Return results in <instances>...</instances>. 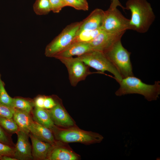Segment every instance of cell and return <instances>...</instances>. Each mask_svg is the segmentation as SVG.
<instances>
[{"label": "cell", "mask_w": 160, "mask_h": 160, "mask_svg": "<svg viewBox=\"0 0 160 160\" xmlns=\"http://www.w3.org/2000/svg\"><path fill=\"white\" fill-rule=\"evenodd\" d=\"M125 9L129 10V30L141 33L147 32L154 21L155 16L151 4L146 0H128Z\"/></svg>", "instance_id": "6da1fadb"}, {"label": "cell", "mask_w": 160, "mask_h": 160, "mask_svg": "<svg viewBox=\"0 0 160 160\" xmlns=\"http://www.w3.org/2000/svg\"><path fill=\"white\" fill-rule=\"evenodd\" d=\"M119 83L120 87L115 92L117 96L137 94L143 95L146 100L151 101L157 100L160 94L159 81H155L153 85L148 84L132 76L123 78Z\"/></svg>", "instance_id": "7a4b0ae2"}, {"label": "cell", "mask_w": 160, "mask_h": 160, "mask_svg": "<svg viewBox=\"0 0 160 160\" xmlns=\"http://www.w3.org/2000/svg\"><path fill=\"white\" fill-rule=\"evenodd\" d=\"M103 53L116 68L122 79L134 76L130 59L131 53L123 46L121 39Z\"/></svg>", "instance_id": "3957f363"}, {"label": "cell", "mask_w": 160, "mask_h": 160, "mask_svg": "<svg viewBox=\"0 0 160 160\" xmlns=\"http://www.w3.org/2000/svg\"><path fill=\"white\" fill-rule=\"evenodd\" d=\"M81 23V21L67 25L46 46L45 52L46 56L54 57L69 47L76 36Z\"/></svg>", "instance_id": "277c9868"}, {"label": "cell", "mask_w": 160, "mask_h": 160, "mask_svg": "<svg viewBox=\"0 0 160 160\" xmlns=\"http://www.w3.org/2000/svg\"><path fill=\"white\" fill-rule=\"evenodd\" d=\"M77 57L89 67L102 73H104L105 71L111 73L118 83L122 79L116 68L102 52L92 51Z\"/></svg>", "instance_id": "5b68a950"}, {"label": "cell", "mask_w": 160, "mask_h": 160, "mask_svg": "<svg viewBox=\"0 0 160 160\" xmlns=\"http://www.w3.org/2000/svg\"><path fill=\"white\" fill-rule=\"evenodd\" d=\"M101 29L111 33H125L129 30V20L125 17L116 8L104 11V15Z\"/></svg>", "instance_id": "8992f818"}, {"label": "cell", "mask_w": 160, "mask_h": 160, "mask_svg": "<svg viewBox=\"0 0 160 160\" xmlns=\"http://www.w3.org/2000/svg\"><path fill=\"white\" fill-rule=\"evenodd\" d=\"M66 67L69 79L71 86H76L79 82L85 80L91 72L89 67L79 57L60 58L58 59Z\"/></svg>", "instance_id": "52a82bcc"}, {"label": "cell", "mask_w": 160, "mask_h": 160, "mask_svg": "<svg viewBox=\"0 0 160 160\" xmlns=\"http://www.w3.org/2000/svg\"><path fill=\"white\" fill-rule=\"evenodd\" d=\"M58 136L61 140L65 143H99L103 139L97 133L76 129L62 130L59 132Z\"/></svg>", "instance_id": "ba28073f"}, {"label": "cell", "mask_w": 160, "mask_h": 160, "mask_svg": "<svg viewBox=\"0 0 160 160\" xmlns=\"http://www.w3.org/2000/svg\"><path fill=\"white\" fill-rule=\"evenodd\" d=\"M124 33H111L102 30L92 41L88 42L92 51L104 52L121 38Z\"/></svg>", "instance_id": "9c48e42d"}, {"label": "cell", "mask_w": 160, "mask_h": 160, "mask_svg": "<svg viewBox=\"0 0 160 160\" xmlns=\"http://www.w3.org/2000/svg\"><path fill=\"white\" fill-rule=\"evenodd\" d=\"M17 133V139L14 149V157L17 160L32 159L33 157L31 152V147L28 140V134L20 130Z\"/></svg>", "instance_id": "30bf717a"}, {"label": "cell", "mask_w": 160, "mask_h": 160, "mask_svg": "<svg viewBox=\"0 0 160 160\" xmlns=\"http://www.w3.org/2000/svg\"><path fill=\"white\" fill-rule=\"evenodd\" d=\"M104 15V11L97 8L93 10L83 21L77 33L85 30H93L101 28Z\"/></svg>", "instance_id": "8fae6325"}, {"label": "cell", "mask_w": 160, "mask_h": 160, "mask_svg": "<svg viewBox=\"0 0 160 160\" xmlns=\"http://www.w3.org/2000/svg\"><path fill=\"white\" fill-rule=\"evenodd\" d=\"M92 51L89 43L74 42L54 57L57 59L60 58L71 57L74 56L78 57Z\"/></svg>", "instance_id": "7c38bea8"}, {"label": "cell", "mask_w": 160, "mask_h": 160, "mask_svg": "<svg viewBox=\"0 0 160 160\" xmlns=\"http://www.w3.org/2000/svg\"><path fill=\"white\" fill-rule=\"evenodd\" d=\"M49 112L54 123L57 125L65 127L74 125L73 120L60 103H57Z\"/></svg>", "instance_id": "4fadbf2b"}, {"label": "cell", "mask_w": 160, "mask_h": 160, "mask_svg": "<svg viewBox=\"0 0 160 160\" xmlns=\"http://www.w3.org/2000/svg\"><path fill=\"white\" fill-rule=\"evenodd\" d=\"M29 135L32 142L33 157L36 159H46L49 155L52 145L38 139L31 134Z\"/></svg>", "instance_id": "5bb4252c"}, {"label": "cell", "mask_w": 160, "mask_h": 160, "mask_svg": "<svg viewBox=\"0 0 160 160\" xmlns=\"http://www.w3.org/2000/svg\"><path fill=\"white\" fill-rule=\"evenodd\" d=\"M30 132L33 136L43 141L53 145L55 140L49 129L39 124L36 121L32 122L29 128Z\"/></svg>", "instance_id": "9a60e30c"}, {"label": "cell", "mask_w": 160, "mask_h": 160, "mask_svg": "<svg viewBox=\"0 0 160 160\" xmlns=\"http://www.w3.org/2000/svg\"><path fill=\"white\" fill-rule=\"evenodd\" d=\"M30 113L15 108L13 117L17 125L19 130L29 134V128L33 121Z\"/></svg>", "instance_id": "2e32d148"}, {"label": "cell", "mask_w": 160, "mask_h": 160, "mask_svg": "<svg viewBox=\"0 0 160 160\" xmlns=\"http://www.w3.org/2000/svg\"><path fill=\"white\" fill-rule=\"evenodd\" d=\"M35 121L41 125L49 129L53 128L54 123L49 112L44 108L36 107L34 113Z\"/></svg>", "instance_id": "e0dca14e"}, {"label": "cell", "mask_w": 160, "mask_h": 160, "mask_svg": "<svg viewBox=\"0 0 160 160\" xmlns=\"http://www.w3.org/2000/svg\"><path fill=\"white\" fill-rule=\"evenodd\" d=\"M50 160H76L77 156L67 149L57 148L53 150L48 156Z\"/></svg>", "instance_id": "ac0fdd59"}, {"label": "cell", "mask_w": 160, "mask_h": 160, "mask_svg": "<svg viewBox=\"0 0 160 160\" xmlns=\"http://www.w3.org/2000/svg\"><path fill=\"white\" fill-rule=\"evenodd\" d=\"M102 30L101 28H99L95 30L83 31L77 34L72 43L77 42L88 43L93 39Z\"/></svg>", "instance_id": "d6986e66"}, {"label": "cell", "mask_w": 160, "mask_h": 160, "mask_svg": "<svg viewBox=\"0 0 160 160\" xmlns=\"http://www.w3.org/2000/svg\"><path fill=\"white\" fill-rule=\"evenodd\" d=\"M33 7L34 12L38 15H46L51 11L49 0H36Z\"/></svg>", "instance_id": "ffe728a7"}, {"label": "cell", "mask_w": 160, "mask_h": 160, "mask_svg": "<svg viewBox=\"0 0 160 160\" xmlns=\"http://www.w3.org/2000/svg\"><path fill=\"white\" fill-rule=\"evenodd\" d=\"M4 86L5 84L1 79L0 73V102L7 106L15 108L13 106V98L8 94Z\"/></svg>", "instance_id": "44dd1931"}, {"label": "cell", "mask_w": 160, "mask_h": 160, "mask_svg": "<svg viewBox=\"0 0 160 160\" xmlns=\"http://www.w3.org/2000/svg\"><path fill=\"white\" fill-rule=\"evenodd\" d=\"M0 116V125L5 130L12 133H17L18 127L13 119Z\"/></svg>", "instance_id": "7402d4cb"}, {"label": "cell", "mask_w": 160, "mask_h": 160, "mask_svg": "<svg viewBox=\"0 0 160 160\" xmlns=\"http://www.w3.org/2000/svg\"><path fill=\"white\" fill-rule=\"evenodd\" d=\"M13 106L15 108L18 109L29 113L32 109V106L30 102L22 98H13Z\"/></svg>", "instance_id": "603a6c76"}, {"label": "cell", "mask_w": 160, "mask_h": 160, "mask_svg": "<svg viewBox=\"0 0 160 160\" xmlns=\"http://www.w3.org/2000/svg\"><path fill=\"white\" fill-rule=\"evenodd\" d=\"M51 11L55 13H59L62 8L67 6L64 0H49Z\"/></svg>", "instance_id": "cb8c5ba5"}, {"label": "cell", "mask_w": 160, "mask_h": 160, "mask_svg": "<svg viewBox=\"0 0 160 160\" xmlns=\"http://www.w3.org/2000/svg\"><path fill=\"white\" fill-rule=\"evenodd\" d=\"M67 6L72 7L78 10L87 11L88 10V5L85 4L79 0H64Z\"/></svg>", "instance_id": "d4e9b609"}, {"label": "cell", "mask_w": 160, "mask_h": 160, "mask_svg": "<svg viewBox=\"0 0 160 160\" xmlns=\"http://www.w3.org/2000/svg\"><path fill=\"white\" fill-rule=\"evenodd\" d=\"M15 108L7 106L0 102V116L12 118Z\"/></svg>", "instance_id": "484cf974"}, {"label": "cell", "mask_w": 160, "mask_h": 160, "mask_svg": "<svg viewBox=\"0 0 160 160\" xmlns=\"http://www.w3.org/2000/svg\"><path fill=\"white\" fill-rule=\"evenodd\" d=\"M14 149L8 145L0 142V158L3 156H9L14 157Z\"/></svg>", "instance_id": "4316f807"}, {"label": "cell", "mask_w": 160, "mask_h": 160, "mask_svg": "<svg viewBox=\"0 0 160 160\" xmlns=\"http://www.w3.org/2000/svg\"><path fill=\"white\" fill-rule=\"evenodd\" d=\"M56 103L51 97H45L44 102V108L51 109L55 106Z\"/></svg>", "instance_id": "83f0119b"}, {"label": "cell", "mask_w": 160, "mask_h": 160, "mask_svg": "<svg viewBox=\"0 0 160 160\" xmlns=\"http://www.w3.org/2000/svg\"><path fill=\"white\" fill-rule=\"evenodd\" d=\"M0 142L8 145L9 140L5 132L0 125Z\"/></svg>", "instance_id": "f1b7e54d"}, {"label": "cell", "mask_w": 160, "mask_h": 160, "mask_svg": "<svg viewBox=\"0 0 160 160\" xmlns=\"http://www.w3.org/2000/svg\"><path fill=\"white\" fill-rule=\"evenodd\" d=\"M45 97L43 96H39L37 97L35 101V104L36 107L44 108V102Z\"/></svg>", "instance_id": "f546056e"}, {"label": "cell", "mask_w": 160, "mask_h": 160, "mask_svg": "<svg viewBox=\"0 0 160 160\" xmlns=\"http://www.w3.org/2000/svg\"><path fill=\"white\" fill-rule=\"evenodd\" d=\"M111 3L109 7L112 8H116L117 7L120 6L123 10L125 9V8L121 4L119 0H111Z\"/></svg>", "instance_id": "4dcf8cb0"}, {"label": "cell", "mask_w": 160, "mask_h": 160, "mask_svg": "<svg viewBox=\"0 0 160 160\" xmlns=\"http://www.w3.org/2000/svg\"><path fill=\"white\" fill-rule=\"evenodd\" d=\"M1 160H17L15 158L9 156H1L0 158Z\"/></svg>", "instance_id": "1f68e13d"}, {"label": "cell", "mask_w": 160, "mask_h": 160, "mask_svg": "<svg viewBox=\"0 0 160 160\" xmlns=\"http://www.w3.org/2000/svg\"><path fill=\"white\" fill-rule=\"evenodd\" d=\"M81 2L85 4L86 5H88V4L87 0H79Z\"/></svg>", "instance_id": "d6a6232c"}, {"label": "cell", "mask_w": 160, "mask_h": 160, "mask_svg": "<svg viewBox=\"0 0 160 160\" xmlns=\"http://www.w3.org/2000/svg\"></svg>", "instance_id": "836d02e7"}]
</instances>
